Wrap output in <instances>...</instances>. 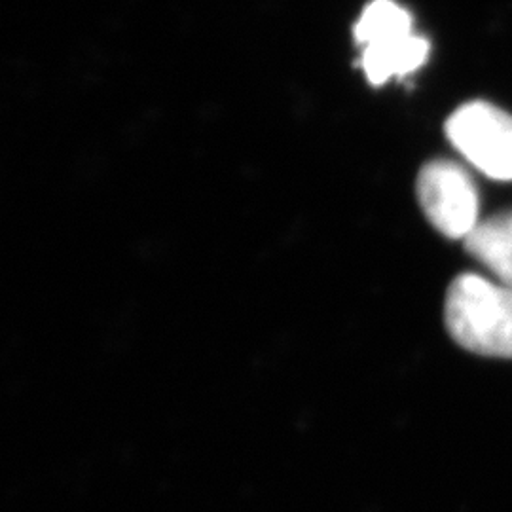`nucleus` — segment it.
<instances>
[{
	"label": "nucleus",
	"mask_w": 512,
	"mask_h": 512,
	"mask_svg": "<svg viewBox=\"0 0 512 512\" xmlns=\"http://www.w3.org/2000/svg\"><path fill=\"white\" fill-rule=\"evenodd\" d=\"M429 40L408 35L363 46L361 67L372 84H385L389 78H403L418 71L427 61Z\"/></svg>",
	"instance_id": "obj_4"
},
{
	"label": "nucleus",
	"mask_w": 512,
	"mask_h": 512,
	"mask_svg": "<svg viewBox=\"0 0 512 512\" xmlns=\"http://www.w3.org/2000/svg\"><path fill=\"white\" fill-rule=\"evenodd\" d=\"M444 321L461 348L512 359V287L482 275H459L446 294Z\"/></svg>",
	"instance_id": "obj_1"
},
{
	"label": "nucleus",
	"mask_w": 512,
	"mask_h": 512,
	"mask_svg": "<svg viewBox=\"0 0 512 512\" xmlns=\"http://www.w3.org/2000/svg\"><path fill=\"white\" fill-rule=\"evenodd\" d=\"M416 192L425 217L448 238L465 239L480 222L478 192L461 165L450 160L423 165Z\"/></svg>",
	"instance_id": "obj_3"
},
{
	"label": "nucleus",
	"mask_w": 512,
	"mask_h": 512,
	"mask_svg": "<svg viewBox=\"0 0 512 512\" xmlns=\"http://www.w3.org/2000/svg\"><path fill=\"white\" fill-rule=\"evenodd\" d=\"M412 33V16L393 0H374L355 23V38L363 46L408 37Z\"/></svg>",
	"instance_id": "obj_6"
},
{
	"label": "nucleus",
	"mask_w": 512,
	"mask_h": 512,
	"mask_svg": "<svg viewBox=\"0 0 512 512\" xmlns=\"http://www.w3.org/2000/svg\"><path fill=\"white\" fill-rule=\"evenodd\" d=\"M446 135L461 156L495 181H512V114L475 101L446 122Z\"/></svg>",
	"instance_id": "obj_2"
},
{
	"label": "nucleus",
	"mask_w": 512,
	"mask_h": 512,
	"mask_svg": "<svg viewBox=\"0 0 512 512\" xmlns=\"http://www.w3.org/2000/svg\"><path fill=\"white\" fill-rule=\"evenodd\" d=\"M463 243L467 253L488 268L499 283L512 287V209L480 220Z\"/></svg>",
	"instance_id": "obj_5"
}]
</instances>
